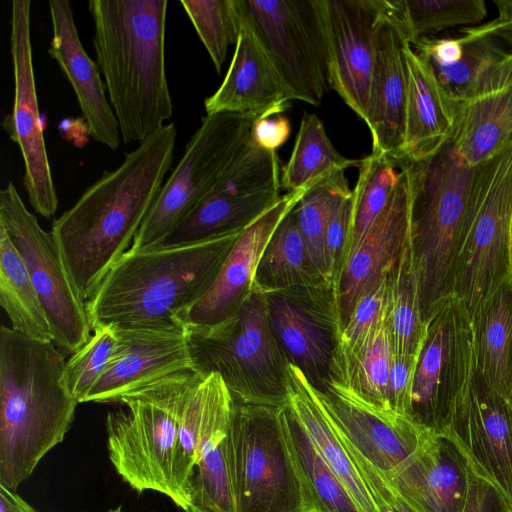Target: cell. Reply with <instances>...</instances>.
I'll list each match as a JSON object with an SVG mask.
<instances>
[{
  "label": "cell",
  "instance_id": "obj_1",
  "mask_svg": "<svg viewBox=\"0 0 512 512\" xmlns=\"http://www.w3.org/2000/svg\"><path fill=\"white\" fill-rule=\"evenodd\" d=\"M176 139L175 123L161 126L53 221L50 232L83 301L132 246L171 169Z\"/></svg>",
  "mask_w": 512,
  "mask_h": 512
},
{
  "label": "cell",
  "instance_id": "obj_2",
  "mask_svg": "<svg viewBox=\"0 0 512 512\" xmlns=\"http://www.w3.org/2000/svg\"><path fill=\"white\" fill-rule=\"evenodd\" d=\"M167 0H90L93 46L124 143L141 142L173 115L165 69Z\"/></svg>",
  "mask_w": 512,
  "mask_h": 512
},
{
  "label": "cell",
  "instance_id": "obj_3",
  "mask_svg": "<svg viewBox=\"0 0 512 512\" xmlns=\"http://www.w3.org/2000/svg\"><path fill=\"white\" fill-rule=\"evenodd\" d=\"M53 341L0 327V484L15 490L64 440L79 402Z\"/></svg>",
  "mask_w": 512,
  "mask_h": 512
},
{
  "label": "cell",
  "instance_id": "obj_4",
  "mask_svg": "<svg viewBox=\"0 0 512 512\" xmlns=\"http://www.w3.org/2000/svg\"><path fill=\"white\" fill-rule=\"evenodd\" d=\"M240 233L189 245L129 249L86 302L91 329L185 327L182 316L209 290Z\"/></svg>",
  "mask_w": 512,
  "mask_h": 512
},
{
  "label": "cell",
  "instance_id": "obj_5",
  "mask_svg": "<svg viewBox=\"0 0 512 512\" xmlns=\"http://www.w3.org/2000/svg\"><path fill=\"white\" fill-rule=\"evenodd\" d=\"M148 386L178 422L176 505L185 512H235L229 465L234 400L222 378L190 369Z\"/></svg>",
  "mask_w": 512,
  "mask_h": 512
},
{
  "label": "cell",
  "instance_id": "obj_6",
  "mask_svg": "<svg viewBox=\"0 0 512 512\" xmlns=\"http://www.w3.org/2000/svg\"><path fill=\"white\" fill-rule=\"evenodd\" d=\"M406 171L410 247L419 276L425 324L452 297L458 242L478 166L468 165L450 139L434 153L397 165Z\"/></svg>",
  "mask_w": 512,
  "mask_h": 512
},
{
  "label": "cell",
  "instance_id": "obj_7",
  "mask_svg": "<svg viewBox=\"0 0 512 512\" xmlns=\"http://www.w3.org/2000/svg\"><path fill=\"white\" fill-rule=\"evenodd\" d=\"M186 335L193 370L218 374L234 402L288 406L289 361L273 334L264 294L252 290L226 320L186 328Z\"/></svg>",
  "mask_w": 512,
  "mask_h": 512
},
{
  "label": "cell",
  "instance_id": "obj_8",
  "mask_svg": "<svg viewBox=\"0 0 512 512\" xmlns=\"http://www.w3.org/2000/svg\"><path fill=\"white\" fill-rule=\"evenodd\" d=\"M235 512H315L286 429V407L234 402L229 432Z\"/></svg>",
  "mask_w": 512,
  "mask_h": 512
},
{
  "label": "cell",
  "instance_id": "obj_9",
  "mask_svg": "<svg viewBox=\"0 0 512 512\" xmlns=\"http://www.w3.org/2000/svg\"><path fill=\"white\" fill-rule=\"evenodd\" d=\"M512 144L478 166L460 234L452 297L473 326L509 276Z\"/></svg>",
  "mask_w": 512,
  "mask_h": 512
},
{
  "label": "cell",
  "instance_id": "obj_10",
  "mask_svg": "<svg viewBox=\"0 0 512 512\" xmlns=\"http://www.w3.org/2000/svg\"><path fill=\"white\" fill-rule=\"evenodd\" d=\"M438 434L450 440L467 466L512 504V408L482 374L473 327L463 312L452 401Z\"/></svg>",
  "mask_w": 512,
  "mask_h": 512
},
{
  "label": "cell",
  "instance_id": "obj_11",
  "mask_svg": "<svg viewBox=\"0 0 512 512\" xmlns=\"http://www.w3.org/2000/svg\"><path fill=\"white\" fill-rule=\"evenodd\" d=\"M257 118L229 112L202 117L130 249L157 246L197 208L247 140Z\"/></svg>",
  "mask_w": 512,
  "mask_h": 512
},
{
  "label": "cell",
  "instance_id": "obj_12",
  "mask_svg": "<svg viewBox=\"0 0 512 512\" xmlns=\"http://www.w3.org/2000/svg\"><path fill=\"white\" fill-rule=\"evenodd\" d=\"M238 19L264 49L291 100L318 106L328 87L318 0H233Z\"/></svg>",
  "mask_w": 512,
  "mask_h": 512
},
{
  "label": "cell",
  "instance_id": "obj_13",
  "mask_svg": "<svg viewBox=\"0 0 512 512\" xmlns=\"http://www.w3.org/2000/svg\"><path fill=\"white\" fill-rule=\"evenodd\" d=\"M127 410L106 417L109 459L121 478L139 493L155 491L177 504L174 483L179 430L171 408L148 387L120 400Z\"/></svg>",
  "mask_w": 512,
  "mask_h": 512
},
{
  "label": "cell",
  "instance_id": "obj_14",
  "mask_svg": "<svg viewBox=\"0 0 512 512\" xmlns=\"http://www.w3.org/2000/svg\"><path fill=\"white\" fill-rule=\"evenodd\" d=\"M0 226L27 266L44 306L52 341L73 354L91 336L86 303L62 262L51 232L41 227L12 182L0 191Z\"/></svg>",
  "mask_w": 512,
  "mask_h": 512
},
{
  "label": "cell",
  "instance_id": "obj_15",
  "mask_svg": "<svg viewBox=\"0 0 512 512\" xmlns=\"http://www.w3.org/2000/svg\"><path fill=\"white\" fill-rule=\"evenodd\" d=\"M314 392L325 415L363 464L377 490L392 493L395 475L434 432L408 416L377 409L334 382L328 381L322 392L316 388Z\"/></svg>",
  "mask_w": 512,
  "mask_h": 512
},
{
  "label": "cell",
  "instance_id": "obj_16",
  "mask_svg": "<svg viewBox=\"0 0 512 512\" xmlns=\"http://www.w3.org/2000/svg\"><path fill=\"white\" fill-rule=\"evenodd\" d=\"M10 54L14 77L13 106L1 125L20 149L24 163L23 185L30 205L37 214L51 218L58 209V196L37 100L29 0L11 2Z\"/></svg>",
  "mask_w": 512,
  "mask_h": 512
},
{
  "label": "cell",
  "instance_id": "obj_17",
  "mask_svg": "<svg viewBox=\"0 0 512 512\" xmlns=\"http://www.w3.org/2000/svg\"><path fill=\"white\" fill-rule=\"evenodd\" d=\"M264 295L273 334L289 363L322 392L343 331L336 285L296 286Z\"/></svg>",
  "mask_w": 512,
  "mask_h": 512
},
{
  "label": "cell",
  "instance_id": "obj_18",
  "mask_svg": "<svg viewBox=\"0 0 512 512\" xmlns=\"http://www.w3.org/2000/svg\"><path fill=\"white\" fill-rule=\"evenodd\" d=\"M329 86L367 122L376 34L388 0H318Z\"/></svg>",
  "mask_w": 512,
  "mask_h": 512
},
{
  "label": "cell",
  "instance_id": "obj_19",
  "mask_svg": "<svg viewBox=\"0 0 512 512\" xmlns=\"http://www.w3.org/2000/svg\"><path fill=\"white\" fill-rule=\"evenodd\" d=\"M117 352L86 402H119L168 375L190 370L185 327H118Z\"/></svg>",
  "mask_w": 512,
  "mask_h": 512
},
{
  "label": "cell",
  "instance_id": "obj_20",
  "mask_svg": "<svg viewBox=\"0 0 512 512\" xmlns=\"http://www.w3.org/2000/svg\"><path fill=\"white\" fill-rule=\"evenodd\" d=\"M311 186L281 195L241 231L209 290L182 316L185 328L217 325L241 307L252 292L255 271L270 237Z\"/></svg>",
  "mask_w": 512,
  "mask_h": 512
},
{
  "label": "cell",
  "instance_id": "obj_21",
  "mask_svg": "<svg viewBox=\"0 0 512 512\" xmlns=\"http://www.w3.org/2000/svg\"><path fill=\"white\" fill-rule=\"evenodd\" d=\"M408 43L390 1L376 34L366 124L372 136V152L387 155L396 165L404 159Z\"/></svg>",
  "mask_w": 512,
  "mask_h": 512
},
{
  "label": "cell",
  "instance_id": "obj_22",
  "mask_svg": "<svg viewBox=\"0 0 512 512\" xmlns=\"http://www.w3.org/2000/svg\"><path fill=\"white\" fill-rule=\"evenodd\" d=\"M462 311L451 298L426 324L414 370L410 417L439 433L452 401L459 357Z\"/></svg>",
  "mask_w": 512,
  "mask_h": 512
},
{
  "label": "cell",
  "instance_id": "obj_23",
  "mask_svg": "<svg viewBox=\"0 0 512 512\" xmlns=\"http://www.w3.org/2000/svg\"><path fill=\"white\" fill-rule=\"evenodd\" d=\"M388 203L346 260L336 288L340 316L347 324L359 300L382 281L390 263L409 241L410 199L406 171Z\"/></svg>",
  "mask_w": 512,
  "mask_h": 512
},
{
  "label": "cell",
  "instance_id": "obj_24",
  "mask_svg": "<svg viewBox=\"0 0 512 512\" xmlns=\"http://www.w3.org/2000/svg\"><path fill=\"white\" fill-rule=\"evenodd\" d=\"M48 5L52 23L48 53L71 84L91 138L117 149L121 141L119 125L100 70L80 40L72 6L67 0H50Z\"/></svg>",
  "mask_w": 512,
  "mask_h": 512
},
{
  "label": "cell",
  "instance_id": "obj_25",
  "mask_svg": "<svg viewBox=\"0 0 512 512\" xmlns=\"http://www.w3.org/2000/svg\"><path fill=\"white\" fill-rule=\"evenodd\" d=\"M458 31L453 62L426 60L448 96L461 104L512 86V33L493 20Z\"/></svg>",
  "mask_w": 512,
  "mask_h": 512
},
{
  "label": "cell",
  "instance_id": "obj_26",
  "mask_svg": "<svg viewBox=\"0 0 512 512\" xmlns=\"http://www.w3.org/2000/svg\"><path fill=\"white\" fill-rule=\"evenodd\" d=\"M467 472L455 445L434 433L395 475L391 490L412 512H461Z\"/></svg>",
  "mask_w": 512,
  "mask_h": 512
},
{
  "label": "cell",
  "instance_id": "obj_27",
  "mask_svg": "<svg viewBox=\"0 0 512 512\" xmlns=\"http://www.w3.org/2000/svg\"><path fill=\"white\" fill-rule=\"evenodd\" d=\"M239 22L230 66L219 88L205 99L206 114L262 117L282 113L291 100L289 92L251 29Z\"/></svg>",
  "mask_w": 512,
  "mask_h": 512
},
{
  "label": "cell",
  "instance_id": "obj_28",
  "mask_svg": "<svg viewBox=\"0 0 512 512\" xmlns=\"http://www.w3.org/2000/svg\"><path fill=\"white\" fill-rule=\"evenodd\" d=\"M288 410L349 492L360 512H393L381 499L363 464L333 427L303 372L289 363Z\"/></svg>",
  "mask_w": 512,
  "mask_h": 512
},
{
  "label": "cell",
  "instance_id": "obj_29",
  "mask_svg": "<svg viewBox=\"0 0 512 512\" xmlns=\"http://www.w3.org/2000/svg\"><path fill=\"white\" fill-rule=\"evenodd\" d=\"M405 55L408 91L403 160H413L434 153L450 138L459 104L448 96L429 63L410 43Z\"/></svg>",
  "mask_w": 512,
  "mask_h": 512
},
{
  "label": "cell",
  "instance_id": "obj_30",
  "mask_svg": "<svg viewBox=\"0 0 512 512\" xmlns=\"http://www.w3.org/2000/svg\"><path fill=\"white\" fill-rule=\"evenodd\" d=\"M392 356L384 314L378 323L357 340L346 341L340 338L328 381L338 384L377 409L390 410L387 386Z\"/></svg>",
  "mask_w": 512,
  "mask_h": 512
},
{
  "label": "cell",
  "instance_id": "obj_31",
  "mask_svg": "<svg viewBox=\"0 0 512 512\" xmlns=\"http://www.w3.org/2000/svg\"><path fill=\"white\" fill-rule=\"evenodd\" d=\"M450 141L470 166L512 144V86L459 104Z\"/></svg>",
  "mask_w": 512,
  "mask_h": 512
},
{
  "label": "cell",
  "instance_id": "obj_32",
  "mask_svg": "<svg viewBox=\"0 0 512 512\" xmlns=\"http://www.w3.org/2000/svg\"><path fill=\"white\" fill-rule=\"evenodd\" d=\"M280 190L236 194L212 190L157 246H181L241 232L279 198Z\"/></svg>",
  "mask_w": 512,
  "mask_h": 512
},
{
  "label": "cell",
  "instance_id": "obj_33",
  "mask_svg": "<svg viewBox=\"0 0 512 512\" xmlns=\"http://www.w3.org/2000/svg\"><path fill=\"white\" fill-rule=\"evenodd\" d=\"M385 323L394 356H418L426 324L410 241L385 271Z\"/></svg>",
  "mask_w": 512,
  "mask_h": 512
},
{
  "label": "cell",
  "instance_id": "obj_34",
  "mask_svg": "<svg viewBox=\"0 0 512 512\" xmlns=\"http://www.w3.org/2000/svg\"><path fill=\"white\" fill-rule=\"evenodd\" d=\"M293 209L270 237L257 265L252 290L267 294L296 286L335 285L314 266Z\"/></svg>",
  "mask_w": 512,
  "mask_h": 512
},
{
  "label": "cell",
  "instance_id": "obj_35",
  "mask_svg": "<svg viewBox=\"0 0 512 512\" xmlns=\"http://www.w3.org/2000/svg\"><path fill=\"white\" fill-rule=\"evenodd\" d=\"M474 331L478 366L507 399L512 386V277L509 275L480 311Z\"/></svg>",
  "mask_w": 512,
  "mask_h": 512
},
{
  "label": "cell",
  "instance_id": "obj_36",
  "mask_svg": "<svg viewBox=\"0 0 512 512\" xmlns=\"http://www.w3.org/2000/svg\"><path fill=\"white\" fill-rule=\"evenodd\" d=\"M0 305L12 329L36 341H52L47 315L27 266L1 226Z\"/></svg>",
  "mask_w": 512,
  "mask_h": 512
},
{
  "label": "cell",
  "instance_id": "obj_37",
  "mask_svg": "<svg viewBox=\"0 0 512 512\" xmlns=\"http://www.w3.org/2000/svg\"><path fill=\"white\" fill-rule=\"evenodd\" d=\"M359 164L360 159L346 158L335 149L315 114L304 113L292 153L282 169L281 188L287 192L301 190Z\"/></svg>",
  "mask_w": 512,
  "mask_h": 512
},
{
  "label": "cell",
  "instance_id": "obj_38",
  "mask_svg": "<svg viewBox=\"0 0 512 512\" xmlns=\"http://www.w3.org/2000/svg\"><path fill=\"white\" fill-rule=\"evenodd\" d=\"M286 429L315 512H360L349 492L287 407Z\"/></svg>",
  "mask_w": 512,
  "mask_h": 512
},
{
  "label": "cell",
  "instance_id": "obj_39",
  "mask_svg": "<svg viewBox=\"0 0 512 512\" xmlns=\"http://www.w3.org/2000/svg\"><path fill=\"white\" fill-rule=\"evenodd\" d=\"M396 167L391 158L380 153L371 152L360 159L358 180L352 190V220L342 268L388 203L401 177V170Z\"/></svg>",
  "mask_w": 512,
  "mask_h": 512
},
{
  "label": "cell",
  "instance_id": "obj_40",
  "mask_svg": "<svg viewBox=\"0 0 512 512\" xmlns=\"http://www.w3.org/2000/svg\"><path fill=\"white\" fill-rule=\"evenodd\" d=\"M344 172H334L312 185L293 209L314 266L331 284L334 283L327 273L324 242L331 217L352 195Z\"/></svg>",
  "mask_w": 512,
  "mask_h": 512
},
{
  "label": "cell",
  "instance_id": "obj_41",
  "mask_svg": "<svg viewBox=\"0 0 512 512\" xmlns=\"http://www.w3.org/2000/svg\"><path fill=\"white\" fill-rule=\"evenodd\" d=\"M392 5L409 43L477 26L487 15L483 0H392Z\"/></svg>",
  "mask_w": 512,
  "mask_h": 512
},
{
  "label": "cell",
  "instance_id": "obj_42",
  "mask_svg": "<svg viewBox=\"0 0 512 512\" xmlns=\"http://www.w3.org/2000/svg\"><path fill=\"white\" fill-rule=\"evenodd\" d=\"M281 176L277 153L260 147L249 135L212 190L236 194L281 190Z\"/></svg>",
  "mask_w": 512,
  "mask_h": 512
},
{
  "label": "cell",
  "instance_id": "obj_43",
  "mask_svg": "<svg viewBox=\"0 0 512 512\" xmlns=\"http://www.w3.org/2000/svg\"><path fill=\"white\" fill-rule=\"evenodd\" d=\"M218 73L228 47L236 44L240 22L233 0L180 1Z\"/></svg>",
  "mask_w": 512,
  "mask_h": 512
},
{
  "label": "cell",
  "instance_id": "obj_44",
  "mask_svg": "<svg viewBox=\"0 0 512 512\" xmlns=\"http://www.w3.org/2000/svg\"><path fill=\"white\" fill-rule=\"evenodd\" d=\"M92 331L89 340L66 362V382L79 403L86 402L88 394L110 366L119 344L114 325H99Z\"/></svg>",
  "mask_w": 512,
  "mask_h": 512
},
{
  "label": "cell",
  "instance_id": "obj_45",
  "mask_svg": "<svg viewBox=\"0 0 512 512\" xmlns=\"http://www.w3.org/2000/svg\"><path fill=\"white\" fill-rule=\"evenodd\" d=\"M352 195L347 198L331 217L325 234V258L329 280L337 284L347 247L351 220Z\"/></svg>",
  "mask_w": 512,
  "mask_h": 512
},
{
  "label": "cell",
  "instance_id": "obj_46",
  "mask_svg": "<svg viewBox=\"0 0 512 512\" xmlns=\"http://www.w3.org/2000/svg\"><path fill=\"white\" fill-rule=\"evenodd\" d=\"M384 314L385 277L359 300L343 328L341 339L346 341L357 340L378 323Z\"/></svg>",
  "mask_w": 512,
  "mask_h": 512
},
{
  "label": "cell",
  "instance_id": "obj_47",
  "mask_svg": "<svg viewBox=\"0 0 512 512\" xmlns=\"http://www.w3.org/2000/svg\"><path fill=\"white\" fill-rule=\"evenodd\" d=\"M417 357L393 355L388 377L387 401L389 408L408 417H410L411 386Z\"/></svg>",
  "mask_w": 512,
  "mask_h": 512
},
{
  "label": "cell",
  "instance_id": "obj_48",
  "mask_svg": "<svg viewBox=\"0 0 512 512\" xmlns=\"http://www.w3.org/2000/svg\"><path fill=\"white\" fill-rule=\"evenodd\" d=\"M461 512H512V504L493 484L468 467L467 491Z\"/></svg>",
  "mask_w": 512,
  "mask_h": 512
},
{
  "label": "cell",
  "instance_id": "obj_49",
  "mask_svg": "<svg viewBox=\"0 0 512 512\" xmlns=\"http://www.w3.org/2000/svg\"><path fill=\"white\" fill-rule=\"evenodd\" d=\"M291 125L282 113L257 118L251 128L250 136L260 147L275 151L289 138Z\"/></svg>",
  "mask_w": 512,
  "mask_h": 512
},
{
  "label": "cell",
  "instance_id": "obj_50",
  "mask_svg": "<svg viewBox=\"0 0 512 512\" xmlns=\"http://www.w3.org/2000/svg\"><path fill=\"white\" fill-rule=\"evenodd\" d=\"M0 512H37L15 490L0 484Z\"/></svg>",
  "mask_w": 512,
  "mask_h": 512
},
{
  "label": "cell",
  "instance_id": "obj_51",
  "mask_svg": "<svg viewBox=\"0 0 512 512\" xmlns=\"http://www.w3.org/2000/svg\"><path fill=\"white\" fill-rule=\"evenodd\" d=\"M498 10V17L493 21L512 33V0L494 1Z\"/></svg>",
  "mask_w": 512,
  "mask_h": 512
},
{
  "label": "cell",
  "instance_id": "obj_52",
  "mask_svg": "<svg viewBox=\"0 0 512 512\" xmlns=\"http://www.w3.org/2000/svg\"><path fill=\"white\" fill-rule=\"evenodd\" d=\"M509 275L512 277V216L509 227Z\"/></svg>",
  "mask_w": 512,
  "mask_h": 512
},
{
  "label": "cell",
  "instance_id": "obj_53",
  "mask_svg": "<svg viewBox=\"0 0 512 512\" xmlns=\"http://www.w3.org/2000/svg\"><path fill=\"white\" fill-rule=\"evenodd\" d=\"M394 512H412L408 509L402 502L399 501L398 506L395 508Z\"/></svg>",
  "mask_w": 512,
  "mask_h": 512
},
{
  "label": "cell",
  "instance_id": "obj_54",
  "mask_svg": "<svg viewBox=\"0 0 512 512\" xmlns=\"http://www.w3.org/2000/svg\"><path fill=\"white\" fill-rule=\"evenodd\" d=\"M508 401H509V404L512 408V386H511V390H510V393H509V396H508Z\"/></svg>",
  "mask_w": 512,
  "mask_h": 512
},
{
  "label": "cell",
  "instance_id": "obj_55",
  "mask_svg": "<svg viewBox=\"0 0 512 512\" xmlns=\"http://www.w3.org/2000/svg\"><path fill=\"white\" fill-rule=\"evenodd\" d=\"M107 512H121V507H117L115 509H110Z\"/></svg>",
  "mask_w": 512,
  "mask_h": 512
}]
</instances>
